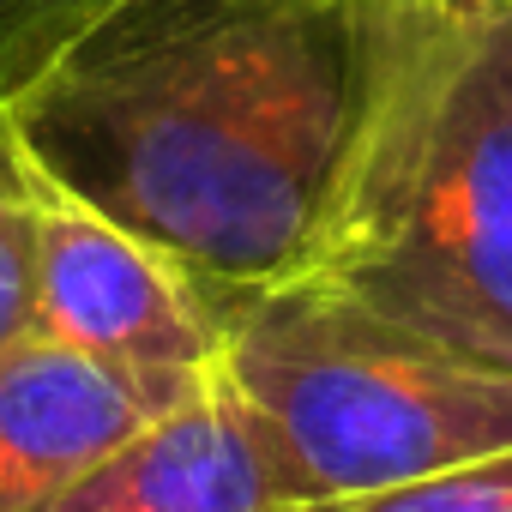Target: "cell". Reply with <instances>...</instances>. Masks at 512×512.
I'll use <instances>...</instances> for the list:
<instances>
[{
    "instance_id": "6da1fadb",
    "label": "cell",
    "mask_w": 512,
    "mask_h": 512,
    "mask_svg": "<svg viewBox=\"0 0 512 512\" xmlns=\"http://www.w3.org/2000/svg\"><path fill=\"white\" fill-rule=\"evenodd\" d=\"M392 0H115L13 97L31 163L241 308L320 266Z\"/></svg>"
},
{
    "instance_id": "7a4b0ae2",
    "label": "cell",
    "mask_w": 512,
    "mask_h": 512,
    "mask_svg": "<svg viewBox=\"0 0 512 512\" xmlns=\"http://www.w3.org/2000/svg\"><path fill=\"white\" fill-rule=\"evenodd\" d=\"M386 320L512 374V0H392L320 266Z\"/></svg>"
},
{
    "instance_id": "3957f363",
    "label": "cell",
    "mask_w": 512,
    "mask_h": 512,
    "mask_svg": "<svg viewBox=\"0 0 512 512\" xmlns=\"http://www.w3.org/2000/svg\"><path fill=\"white\" fill-rule=\"evenodd\" d=\"M211 374L290 506L392 488L512 446V374L386 320L326 272L229 308Z\"/></svg>"
},
{
    "instance_id": "277c9868",
    "label": "cell",
    "mask_w": 512,
    "mask_h": 512,
    "mask_svg": "<svg viewBox=\"0 0 512 512\" xmlns=\"http://www.w3.org/2000/svg\"><path fill=\"white\" fill-rule=\"evenodd\" d=\"M31 332L127 368L205 374L223 350V308L163 247L37 169Z\"/></svg>"
},
{
    "instance_id": "5b68a950",
    "label": "cell",
    "mask_w": 512,
    "mask_h": 512,
    "mask_svg": "<svg viewBox=\"0 0 512 512\" xmlns=\"http://www.w3.org/2000/svg\"><path fill=\"white\" fill-rule=\"evenodd\" d=\"M205 380L211 368H127L31 332L0 356V512H49L103 452Z\"/></svg>"
},
{
    "instance_id": "8992f818",
    "label": "cell",
    "mask_w": 512,
    "mask_h": 512,
    "mask_svg": "<svg viewBox=\"0 0 512 512\" xmlns=\"http://www.w3.org/2000/svg\"><path fill=\"white\" fill-rule=\"evenodd\" d=\"M49 512H296L253 428L211 374L175 410L103 452Z\"/></svg>"
},
{
    "instance_id": "52a82bcc",
    "label": "cell",
    "mask_w": 512,
    "mask_h": 512,
    "mask_svg": "<svg viewBox=\"0 0 512 512\" xmlns=\"http://www.w3.org/2000/svg\"><path fill=\"white\" fill-rule=\"evenodd\" d=\"M31 260H37V169L0 109V356L31 338Z\"/></svg>"
},
{
    "instance_id": "ba28073f",
    "label": "cell",
    "mask_w": 512,
    "mask_h": 512,
    "mask_svg": "<svg viewBox=\"0 0 512 512\" xmlns=\"http://www.w3.org/2000/svg\"><path fill=\"white\" fill-rule=\"evenodd\" d=\"M296 512H512V446L434 476H410L392 488H368V494H344Z\"/></svg>"
},
{
    "instance_id": "9c48e42d",
    "label": "cell",
    "mask_w": 512,
    "mask_h": 512,
    "mask_svg": "<svg viewBox=\"0 0 512 512\" xmlns=\"http://www.w3.org/2000/svg\"><path fill=\"white\" fill-rule=\"evenodd\" d=\"M103 7L115 0H0V109L25 97Z\"/></svg>"
}]
</instances>
